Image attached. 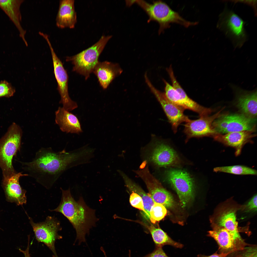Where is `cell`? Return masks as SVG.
Returning <instances> with one entry per match:
<instances>
[{"label": "cell", "instance_id": "obj_1", "mask_svg": "<svg viewBox=\"0 0 257 257\" xmlns=\"http://www.w3.org/2000/svg\"><path fill=\"white\" fill-rule=\"evenodd\" d=\"M89 149L84 146L69 152H55L50 148H42L32 161L21 162L28 175L47 188L51 187L65 171L78 165L90 163Z\"/></svg>", "mask_w": 257, "mask_h": 257}, {"label": "cell", "instance_id": "obj_2", "mask_svg": "<svg viewBox=\"0 0 257 257\" xmlns=\"http://www.w3.org/2000/svg\"><path fill=\"white\" fill-rule=\"evenodd\" d=\"M61 189V202L57 208L51 211L61 213L68 220L76 231L75 242L80 245L86 242V235L89 234L90 229L95 226L98 221L95 210L87 206L82 197L76 201L69 188L65 190Z\"/></svg>", "mask_w": 257, "mask_h": 257}, {"label": "cell", "instance_id": "obj_3", "mask_svg": "<svg viewBox=\"0 0 257 257\" xmlns=\"http://www.w3.org/2000/svg\"><path fill=\"white\" fill-rule=\"evenodd\" d=\"M146 13L149 17L148 22L155 21L159 25L158 33L163 32L165 29L170 27V24L176 23L188 27L198 24V22L186 20L178 13L172 10L166 3L161 0L154 1L150 4L143 0H133Z\"/></svg>", "mask_w": 257, "mask_h": 257}, {"label": "cell", "instance_id": "obj_4", "mask_svg": "<svg viewBox=\"0 0 257 257\" xmlns=\"http://www.w3.org/2000/svg\"><path fill=\"white\" fill-rule=\"evenodd\" d=\"M22 133L21 127L14 123L0 139V168L3 178L9 177L16 173L13 167L12 160L20 150Z\"/></svg>", "mask_w": 257, "mask_h": 257}, {"label": "cell", "instance_id": "obj_5", "mask_svg": "<svg viewBox=\"0 0 257 257\" xmlns=\"http://www.w3.org/2000/svg\"><path fill=\"white\" fill-rule=\"evenodd\" d=\"M112 37L111 35L102 36L92 46L75 55L67 57L66 60L71 62L73 64V71L87 79L99 62L100 55Z\"/></svg>", "mask_w": 257, "mask_h": 257}, {"label": "cell", "instance_id": "obj_6", "mask_svg": "<svg viewBox=\"0 0 257 257\" xmlns=\"http://www.w3.org/2000/svg\"><path fill=\"white\" fill-rule=\"evenodd\" d=\"M245 22L233 11L225 8L219 15L217 28L229 39L235 48H240L247 40Z\"/></svg>", "mask_w": 257, "mask_h": 257}, {"label": "cell", "instance_id": "obj_7", "mask_svg": "<svg viewBox=\"0 0 257 257\" xmlns=\"http://www.w3.org/2000/svg\"><path fill=\"white\" fill-rule=\"evenodd\" d=\"M167 71L172 84L165 88V95L169 100L184 110L188 109L197 113L200 117L208 116L212 113L211 109L201 106L188 96L177 80L172 68Z\"/></svg>", "mask_w": 257, "mask_h": 257}, {"label": "cell", "instance_id": "obj_8", "mask_svg": "<svg viewBox=\"0 0 257 257\" xmlns=\"http://www.w3.org/2000/svg\"><path fill=\"white\" fill-rule=\"evenodd\" d=\"M148 147L147 159L157 167H179L183 164L174 150L154 135Z\"/></svg>", "mask_w": 257, "mask_h": 257}, {"label": "cell", "instance_id": "obj_9", "mask_svg": "<svg viewBox=\"0 0 257 257\" xmlns=\"http://www.w3.org/2000/svg\"><path fill=\"white\" fill-rule=\"evenodd\" d=\"M167 180L177 192L182 208L194 198V181L189 174L182 170L171 169L165 173Z\"/></svg>", "mask_w": 257, "mask_h": 257}, {"label": "cell", "instance_id": "obj_10", "mask_svg": "<svg viewBox=\"0 0 257 257\" xmlns=\"http://www.w3.org/2000/svg\"><path fill=\"white\" fill-rule=\"evenodd\" d=\"M135 172L145 183L149 191L148 194L154 203L161 204L165 207L173 208L175 202L172 196L150 173L147 164L141 165L140 169Z\"/></svg>", "mask_w": 257, "mask_h": 257}, {"label": "cell", "instance_id": "obj_11", "mask_svg": "<svg viewBox=\"0 0 257 257\" xmlns=\"http://www.w3.org/2000/svg\"><path fill=\"white\" fill-rule=\"evenodd\" d=\"M50 49L53 61L54 73L58 85L57 90L60 95V103L66 110L70 111L77 108V103L72 100L69 95L68 83V77L62 63L56 54L48 38L45 40Z\"/></svg>", "mask_w": 257, "mask_h": 257}, {"label": "cell", "instance_id": "obj_12", "mask_svg": "<svg viewBox=\"0 0 257 257\" xmlns=\"http://www.w3.org/2000/svg\"><path fill=\"white\" fill-rule=\"evenodd\" d=\"M37 240L44 243L52 251L56 257H58L55 247L56 241L62 238L58 232L61 230L59 221L55 218L48 216L44 222H34L30 219Z\"/></svg>", "mask_w": 257, "mask_h": 257}, {"label": "cell", "instance_id": "obj_13", "mask_svg": "<svg viewBox=\"0 0 257 257\" xmlns=\"http://www.w3.org/2000/svg\"><path fill=\"white\" fill-rule=\"evenodd\" d=\"M255 120L243 114H223L212 123L217 133H227L245 131H251L255 126Z\"/></svg>", "mask_w": 257, "mask_h": 257}, {"label": "cell", "instance_id": "obj_14", "mask_svg": "<svg viewBox=\"0 0 257 257\" xmlns=\"http://www.w3.org/2000/svg\"><path fill=\"white\" fill-rule=\"evenodd\" d=\"M144 76L146 84L160 104L171 124L173 132L175 133L179 125L183 122H185L189 118L184 114V109L170 101L164 93L158 90L153 85L147 74H145Z\"/></svg>", "mask_w": 257, "mask_h": 257}, {"label": "cell", "instance_id": "obj_15", "mask_svg": "<svg viewBox=\"0 0 257 257\" xmlns=\"http://www.w3.org/2000/svg\"><path fill=\"white\" fill-rule=\"evenodd\" d=\"M220 111L211 116L200 117L196 120L189 119L184 125L183 132L186 136V142L192 138H199L217 134L212 124L215 119L222 115L220 114Z\"/></svg>", "mask_w": 257, "mask_h": 257}, {"label": "cell", "instance_id": "obj_16", "mask_svg": "<svg viewBox=\"0 0 257 257\" xmlns=\"http://www.w3.org/2000/svg\"><path fill=\"white\" fill-rule=\"evenodd\" d=\"M235 94L237 106L243 114L255 118L257 115V90L249 91L230 84Z\"/></svg>", "mask_w": 257, "mask_h": 257}, {"label": "cell", "instance_id": "obj_17", "mask_svg": "<svg viewBox=\"0 0 257 257\" xmlns=\"http://www.w3.org/2000/svg\"><path fill=\"white\" fill-rule=\"evenodd\" d=\"M28 176V174L19 173L8 177L3 178L2 186L7 201L15 203L18 205L26 203V191L20 186L19 179L21 177Z\"/></svg>", "mask_w": 257, "mask_h": 257}, {"label": "cell", "instance_id": "obj_18", "mask_svg": "<svg viewBox=\"0 0 257 257\" xmlns=\"http://www.w3.org/2000/svg\"><path fill=\"white\" fill-rule=\"evenodd\" d=\"M218 226L224 228L233 236L237 250L241 249L251 245L247 243L241 236L238 228L236 211L227 209L222 212L218 217Z\"/></svg>", "mask_w": 257, "mask_h": 257}, {"label": "cell", "instance_id": "obj_19", "mask_svg": "<svg viewBox=\"0 0 257 257\" xmlns=\"http://www.w3.org/2000/svg\"><path fill=\"white\" fill-rule=\"evenodd\" d=\"M74 0H60L56 18V24L60 29L74 27L77 22L76 13Z\"/></svg>", "mask_w": 257, "mask_h": 257}, {"label": "cell", "instance_id": "obj_20", "mask_svg": "<svg viewBox=\"0 0 257 257\" xmlns=\"http://www.w3.org/2000/svg\"><path fill=\"white\" fill-rule=\"evenodd\" d=\"M122 72V69L118 64L106 61H99L93 72L97 77L101 86L105 89Z\"/></svg>", "mask_w": 257, "mask_h": 257}, {"label": "cell", "instance_id": "obj_21", "mask_svg": "<svg viewBox=\"0 0 257 257\" xmlns=\"http://www.w3.org/2000/svg\"><path fill=\"white\" fill-rule=\"evenodd\" d=\"M24 0H0V7L14 23L19 32L20 36L26 46L28 43L25 39L26 31L22 27L20 7Z\"/></svg>", "mask_w": 257, "mask_h": 257}, {"label": "cell", "instance_id": "obj_22", "mask_svg": "<svg viewBox=\"0 0 257 257\" xmlns=\"http://www.w3.org/2000/svg\"><path fill=\"white\" fill-rule=\"evenodd\" d=\"M55 121L63 132L78 134L83 131L77 117L63 107H59L55 112Z\"/></svg>", "mask_w": 257, "mask_h": 257}, {"label": "cell", "instance_id": "obj_23", "mask_svg": "<svg viewBox=\"0 0 257 257\" xmlns=\"http://www.w3.org/2000/svg\"><path fill=\"white\" fill-rule=\"evenodd\" d=\"M251 131H245L227 133L224 135L217 133L214 139L224 144L234 148L235 154L239 155L244 145L252 137Z\"/></svg>", "mask_w": 257, "mask_h": 257}, {"label": "cell", "instance_id": "obj_24", "mask_svg": "<svg viewBox=\"0 0 257 257\" xmlns=\"http://www.w3.org/2000/svg\"><path fill=\"white\" fill-rule=\"evenodd\" d=\"M208 236L213 238L217 243L218 253L229 254L237 249L233 237L224 228L218 226L208 232Z\"/></svg>", "mask_w": 257, "mask_h": 257}, {"label": "cell", "instance_id": "obj_25", "mask_svg": "<svg viewBox=\"0 0 257 257\" xmlns=\"http://www.w3.org/2000/svg\"><path fill=\"white\" fill-rule=\"evenodd\" d=\"M118 172L122 177L126 187L129 190L138 194L143 201L145 217L150 220V212L154 203L148 194L146 193L136 183L133 182L123 172L120 170Z\"/></svg>", "mask_w": 257, "mask_h": 257}, {"label": "cell", "instance_id": "obj_26", "mask_svg": "<svg viewBox=\"0 0 257 257\" xmlns=\"http://www.w3.org/2000/svg\"><path fill=\"white\" fill-rule=\"evenodd\" d=\"M148 229L156 247H162L168 245L179 248L183 247L182 244L173 240L160 228H157L151 225Z\"/></svg>", "mask_w": 257, "mask_h": 257}, {"label": "cell", "instance_id": "obj_27", "mask_svg": "<svg viewBox=\"0 0 257 257\" xmlns=\"http://www.w3.org/2000/svg\"><path fill=\"white\" fill-rule=\"evenodd\" d=\"M213 171L215 172H222L238 175H257L256 170L242 165L218 167L214 168Z\"/></svg>", "mask_w": 257, "mask_h": 257}, {"label": "cell", "instance_id": "obj_28", "mask_svg": "<svg viewBox=\"0 0 257 257\" xmlns=\"http://www.w3.org/2000/svg\"><path fill=\"white\" fill-rule=\"evenodd\" d=\"M167 210L163 205L154 203L150 212V220L153 223L162 219L167 214Z\"/></svg>", "mask_w": 257, "mask_h": 257}, {"label": "cell", "instance_id": "obj_29", "mask_svg": "<svg viewBox=\"0 0 257 257\" xmlns=\"http://www.w3.org/2000/svg\"><path fill=\"white\" fill-rule=\"evenodd\" d=\"M257 245L251 244L229 254L226 257H257Z\"/></svg>", "mask_w": 257, "mask_h": 257}, {"label": "cell", "instance_id": "obj_30", "mask_svg": "<svg viewBox=\"0 0 257 257\" xmlns=\"http://www.w3.org/2000/svg\"><path fill=\"white\" fill-rule=\"evenodd\" d=\"M14 89L7 81L4 80L0 82V97H10L13 95Z\"/></svg>", "mask_w": 257, "mask_h": 257}, {"label": "cell", "instance_id": "obj_31", "mask_svg": "<svg viewBox=\"0 0 257 257\" xmlns=\"http://www.w3.org/2000/svg\"><path fill=\"white\" fill-rule=\"evenodd\" d=\"M131 194L129 202L132 206L145 213L143 203L141 197L138 194L133 192Z\"/></svg>", "mask_w": 257, "mask_h": 257}, {"label": "cell", "instance_id": "obj_32", "mask_svg": "<svg viewBox=\"0 0 257 257\" xmlns=\"http://www.w3.org/2000/svg\"><path fill=\"white\" fill-rule=\"evenodd\" d=\"M162 247H156L155 249L152 252L144 257H168L163 250Z\"/></svg>", "mask_w": 257, "mask_h": 257}, {"label": "cell", "instance_id": "obj_33", "mask_svg": "<svg viewBox=\"0 0 257 257\" xmlns=\"http://www.w3.org/2000/svg\"><path fill=\"white\" fill-rule=\"evenodd\" d=\"M257 195H254L248 202L246 205L247 211H256L257 210Z\"/></svg>", "mask_w": 257, "mask_h": 257}, {"label": "cell", "instance_id": "obj_34", "mask_svg": "<svg viewBox=\"0 0 257 257\" xmlns=\"http://www.w3.org/2000/svg\"><path fill=\"white\" fill-rule=\"evenodd\" d=\"M256 0H237L236 1H233V2H239L245 3L248 5H249L253 8L254 11L257 13V2Z\"/></svg>", "mask_w": 257, "mask_h": 257}, {"label": "cell", "instance_id": "obj_35", "mask_svg": "<svg viewBox=\"0 0 257 257\" xmlns=\"http://www.w3.org/2000/svg\"><path fill=\"white\" fill-rule=\"evenodd\" d=\"M229 254L223 253H218L217 251L215 252L209 256L200 254L197 256V257H226Z\"/></svg>", "mask_w": 257, "mask_h": 257}, {"label": "cell", "instance_id": "obj_36", "mask_svg": "<svg viewBox=\"0 0 257 257\" xmlns=\"http://www.w3.org/2000/svg\"><path fill=\"white\" fill-rule=\"evenodd\" d=\"M29 242L30 236H28V242L27 247L25 250H22L20 249H19L20 251L22 252L24 254L25 257H31L29 253Z\"/></svg>", "mask_w": 257, "mask_h": 257}, {"label": "cell", "instance_id": "obj_37", "mask_svg": "<svg viewBox=\"0 0 257 257\" xmlns=\"http://www.w3.org/2000/svg\"><path fill=\"white\" fill-rule=\"evenodd\" d=\"M100 250H101V251L103 252V254H104V257H107V255H106V252H105L104 249V248L103 247H100ZM129 257H130V251L129 252Z\"/></svg>", "mask_w": 257, "mask_h": 257}, {"label": "cell", "instance_id": "obj_38", "mask_svg": "<svg viewBox=\"0 0 257 257\" xmlns=\"http://www.w3.org/2000/svg\"><path fill=\"white\" fill-rule=\"evenodd\" d=\"M53 257H56L54 255H53Z\"/></svg>", "mask_w": 257, "mask_h": 257}]
</instances>
